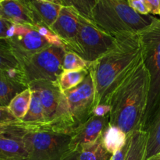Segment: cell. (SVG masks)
Returning a JSON list of instances; mask_svg holds the SVG:
<instances>
[{"label":"cell","mask_w":160,"mask_h":160,"mask_svg":"<svg viewBox=\"0 0 160 160\" xmlns=\"http://www.w3.org/2000/svg\"><path fill=\"white\" fill-rule=\"evenodd\" d=\"M142 60L139 33L125 34L117 37L115 45L92 62L89 69L95 84V106L107 104L113 91Z\"/></svg>","instance_id":"6da1fadb"},{"label":"cell","mask_w":160,"mask_h":160,"mask_svg":"<svg viewBox=\"0 0 160 160\" xmlns=\"http://www.w3.org/2000/svg\"><path fill=\"white\" fill-rule=\"evenodd\" d=\"M149 88V73L142 59L109 97V124L118 127L127 135L142 130Z\"/></svg>","instance_id":"7a4b0ae2"},{"label":"cell","mask_w":160,"mask_h":160,"mask_svg":"<svg viewBox=\"0 0 160 160\" xmlns=\"http://www.w3.org/2000/svg\"><path fill=\"white\" fill-rule=\"evenodd\" d=\"M95 95V84L89 72L81 84L62 92L56 115L47 126L55 132L71 136L92 116Z\"/></svg>","instance_id":"3957f363"},{"label":"cell","mask_w":160,"mask_h":160,"mask_svg":"<svg viewBox=\"0 0 160 160\" xmlns=\"http://www.w3.org/2000/svg\"><path fill=\"white\" fill-rule=\"evenodd\" d=\"M8 131L23 141L28 160H61L70 151L71 136L52 131L46 123H11Z\"/></svg>","instance_id":"277c9868"},{"label":"cell","mask_w":160,"mask_h":160,"mask_svg":"<svg viewBox=\"0 0 160 160\" xmlns=\"http://www.w3.org/2000/svg\"><path fill=\"white\" fill-rule=\"evenodd\" d=\"M92 18L100 30L117 38L125 34H138L151 23L152 16L138 13L128 0H96Z\"/></svg>","instance_id":"5b68a950"},{"label":"cell","mask_w":160,"mask_h":160,"mask_svg":"<svg viewBox=\"0 0 160 160\" xmlns=\"http://www.w3.org/2000/svg\"><path fill=\"white\" fill-rule=\"evenodd\" d=\"M142 59L150 77L148 106L142 131H145L160 104V20L152 17L148 27L139 32Z\"/></svg>","instance_id":"8992f818"},{"label":"cell","mask_w":160,"mask_h":160,"mask_svg":"<svg viewBox=\"0 0 160 160\" xmlns=\"http://www.w3.org/2000/svg\"><path fill=\"white\" fill-rule=\"evenodd\" d=\"M65 48L49 45L20 65L27 84L36 81H57L62 70Z\"/></svg>","instance_id":"52a82bcc"},{"label":"cell","mask_w":160,"mask_h":160,"mask_svg":"<svg viewBox=\"0 0 160 160\" xmlns=\"http://www.w3.org/2000/svg\"><path fill=\"white\" fill-rule=\"evenodd\" d=\"M114 38L100 30L96 25L80 16L78 42L80 56L93 62L109 52L115 45Z\"/></svg>","instance_id":"ba28073f"},{"label":"cell","mask_w":160,"mask_h":160,"mask_svg":"<svg viewBox=\"0 0 160 160\" xmlns=\"http://www.w3.org/2000/svg\"><path fill=\"white\" fill-rule=\"evenodd\" d=\"M6 40L20 65L37 52L52 45L34 26L28 24L12 25Z\"/></svg>","instance_id":"9c48e42d"},{"label":"cell","mask_w":160,"mask_h":160,"mask_svg":"<svg viewBox=\"0 0 160 160\" xmlns=\"http://www.w3.org/2000/svg\"><path fill=\"white\" fill-rule=\"evenodd\" d=\"M51 30L63 42L67 51L80 56L78 38L80 28V15L72 8L62 6L59 17L52 25Z\"/></svg>","instance_id":"30bf717a"},{"label":"cell","mask_w":160,"mask_h":160,"mask_svg":"<svg viewBox=\"0 0 160 160\" xmlns=\"http://www.w3.org/2000/svg\"><path fill=\"white\" fill-rule=\"evenodd\" d=\"M109 123V115L96 117L92 115L71 135L70 151H79L84 145L94 143L102 136Z\"/></svg>","instance_id":"8fae6325"},{"label":"cell","mask_w":160,"mask_h":160,"mask_svg":"<svg viewBox=\"0 0 160 160\" xmlns=\"http://www.w3.org/2000/svg\"><path fill=\"white\" fill-rule=\"evenodd\" d=\"M28 88L38 95L43 108L45 122H51L56 115L62 95L57 81H33L28 84Z\"/></svg>","instance_id":"7c38bea8"},{"label":"cell","mask_w":160,"mask_h":160,"mask_svg":"<svg viewBox=\"0 0 160 160\" xmlns=\"http://www.w3.org/2000/svg\"><path fill=\"white\" fill-rule=\"evenodd\" d=\"M28 85L21 67L11 70H0V104L8 106L12 98Z\"/></svg>","instance_id":"4fadbf2b"},{"label":"cell","mask_w":160,"mask_h":160,"mask_svg":"<svg viewBox=\"0 0 160 160\" xmlns=\"http://www.w3.org/2000/svg\"><path fill=\"white\" fill-rule=\"evenodd\" d=\"M0 17L12 24L34 26V14L28 0H6L0 2Z\"/></svg>","instance_id":"5bb4252c"},{"label":"cell","mask_w":160,"mask_h":160,"mask_svg":"<svg viewBox=\"0 0 160 160\" xmlns=\"http://www.w3.org/2000/svg\"><path fill=\"white\" fill-rule=\"evenodd\" d=\"M6 129L0 132V159L28 160V152L23 141L18 136L8 132Z\"/></svg>","instance_id":"9a60e30c"},{"label":"cell","mask_w":160,"mask_h":160,"mask_svg":"<svg viewBox=\"0 0 160 160\" xmlns=\"http://www.w3.org/2000/svg\"><path fill=\"white\" fill-rule=\"evenodd\" d=\"M34 14L35 24H44L48 28L56 22L62 6L43 0H28Z\"/></svg>","instance_id":"2e32d148"},{"label":"cell","mask_w":160,"mask_h":160,"mask_svg":"<svg viewBox=\"0 0 160 160\" xmlns=\"http://www.w3.org/2000/svg\"><path fill=\"white\" fill-rule=\"evenodd\" d=\"M128 136L130 146L125 160H147L148 132L139 130Z\"/></svg>","instance_id":"e0dca14e"},{"label":"cell","mask_w":160,"mask_h":160,"mask_svg":"<svg viewBox=\"0 0 160 160\" xmlns=\"http://www.w3.org/2000/svg\"><path fill=\"white\" fill-rule=\"evenodd\" d=\"M103 144L112 155L120 150L128 141V135L118 127L108 124L102 134Z\"/></svg>","instance_id":"ac0fdd59"},{"label":"cell","mask_w":160,"mask_h":160,"mask_svg":"<svg viewBox=\"0 0 160 160\" xmlns=\"http://www.w3.org/2000/svg\"><path fill=\"white\" fill-rule=\"evenodd\" d=\"M145 131L148 132L147 159L160 153V104Z\"/></svg>","instance_id":"d6986e66"},{"label":"cell","mask_w":160,"mask_h":160,"mask_svg":"<svg viewBox=\"0 0 160 160\" xmlns=\"http://www.w3.org/2000/svg\"><path fill=\"white\" fill-rule=\"evenodd\" d=\"M112 156L104 146L102 136L96 142L79 150V160H110Z\"/></svg>","instance_id":"ffe728a7"},{"label":"cell","mask_w":160,"mask_h":160,"mask_svg":"<svg viewBox=\"0 0 160 160\" xmlns=\"http://www.w3.org/2000/svg\"><path fill=\"white\" fill-rule=\"evenodd\" d=\"M31 96L32 92L28 88L20 93L17 94L7 106L11 113L20 121L23 120L28 112L31 104Z\"/></svg>","instance_id":"44dd1931"},{"label":"cell","mask_w":160,"mask_h":160,"mask_svg":"<svg viewBox=\"0 0 160 160\" xmlns=\"http://www.w3.org/2000/svg\"><path fill=\"white\" fill-rule=\"evenodd\" d=\"M88 73V70H63L57 80L61 92H64L78 86Z\"/></svg>","instance_id":"7402d4cb"},{"label":"cell","mask_w":160,"mask_h":160,"mask_svg":"<svg viewBox=\"0 0 160 160\" xmlns=\"http://www.w3.org/2000/svg\"><path fill=\"white\" fill-rule=\"evenodd\" d=\"M32 92L31 104L26 116L21 120L23 123H46L44 117V110L42 108L39 97L34 92Z\"/></svg>","instance_id":"603a6c76"},{"label":"cell","mask_w":160,"mask_h":160,"mask_svg":"<svg viewBox=\"0 0 160 160\" xmlns=\"http://www.w3.org/2000/svg\"><path fill=\"white\" fill-rule=\"evenodd\" d=\"M62 6L72 8L80 16L93 23L92 10L96 0H62Z\"/></svg>","instance_id":"cb8c5ba5"},{"label":"cell","mask_w":160,"mask_h":160,"mask_svg":"<svg viewBox=\"0 0 160 160\" xmlns=\"http://www.w3.org/2000/svg\"><path fill=\"white\" fill-rule=\"evenodd\" d=\"M19 67H20V63L14 56L8 41L6 39H0V70Z\"/></svg>","instance_id":"d4e9b609"},{"label":"cell","mask_w":160,"mask_h":160,"mask_svg":"<svg viewBox=\"0 0 160 160\" xmlns=\"http://www.w3.org/2000/svg\"><path fill=\"white\" fill-rule=\"evenodd\" d=\"M92 62L83 59L81 56L71 51H66L62 63L63 70H81L90 69Z\"/></svg>","instance_id":"484cf974"},{"label":"cell","mask_w":160,"mask_h":160,"mask_svg":"<svg viewBox=\"0 0 160 160\" xmlns=\"http://www.w3.org/2000/svg\"><path fill=\"white\" fill-rule=\"evenodd\" d=\"M18 121L20 120L11 113L7 106H0V124H11Z\"/></svg>","instance_id":"4316f807"},{"label":"cell","mask_w":160,"mask_h":160,"mask_svg":"<svg viewBox=\"0 0 160 160\" xmlns=\"http://www.w3.org/2000/svg\"><path fill=\"white\" fill-rule=\"evenodd\" d=\"M131 7L138 13L143 16H148L150 13L149 9H148L143 0H128Z\"/></svg>","instance_id":"83f0119b"},{"label":"cell","mask_w":160,"mask_h":160,"mask_svg":"<svg viewBox=\"0 0 160 160\" xmlns=\"http://www.w3.org/2000/svg\"><path fill=\"white\" fill-rule=\"evenodd\" d=\"M12 23L0 17V39H6L9 38Z\"/></svg>","instance_id":"f1b7e54d"},{"label":"cell","mask_w":160,"mask_h":160,"mask_svg":"<svg viewBox=\"0 0 160 160\" xmlns=\"http://www.w3.org/2000/svg\"><path fill=\"white\" fill-rule=\"evenodd\" d=\"M111 107L109 104H98L93 108L92 115L96 117H106L109 115Z\"/></svg>","instance_id":"f546056e"},{"label":"cell","mask_w":160,"mask_h":160,"mask_svg":"<svg viewBox=\"0 0 160 160\" xmlns=\"http://www.w3.org/2000/svg\"><path fill=\"white\" fill-rule=\"evenodd\" d=\"M130 146V138L128 135V141H127L126 144L120 148V150L114 153L112 156L111 160H125L126 159L127 156H128V150H129Z\"/></svg>","instance_id":"4dcf8cb0"},{"label":"cell","mask_w":160,"mask_h":160,"mask_svg":"<svg viewBox=\"0 0 160 160\" xmlns=\"http://www.w3.org/2000/svg\"><path fill=\"white\" fill-rule=\"evenodd\" d=\"M148 9H149L150 13L154 15H159V5L160 0H143Z\"/></svg>","instance_id":"1f68e13d"},{"label":"cell","mask_w":160,"mask_h":160,"mask_svg":"<svg viewBox=\"0 0 160 160\" xmlns=\"http://www.w3.org/2000/svg\"><path fill=\"white\" fill-rule=\"evenodd\" d=\"M61 160H79V151H71Z\"/></svg>","instance_id":"d6a6232c"},{"label":"cell","mask_w":160,"mask_h":160,"mask_svg":"<svg viewBox=\"0 0 160 160\" xmlns=\"http://www.w3.org/2000/svg\"><path fill=\"white\" fill-rule=\"evenodd\" d=\"M43 1H47V2H52V3H55V4L62 6V0H43Z\"/></svg>","instance_id":"836d02e7"},{"label":"cell","mask_w":160,"mask_h":160,"mask_svg":"<svg viewBox=\"0 0 160 160\" xmlns=\"http://www.w3.org/2000/svg\"><path fill=\"white\" fill-rule=\"evenodd\" d=\"M147 160H160V153L152 156L151 158H149V159H148Z\"/></svg>","instance_id":"e575fe53"},{"label":"cell","mask_w":160,"mask_h":160,"mask_svg":"<svg viewBox=\"0 0 160 160\" xmlns=\"http://www.w3.org/2000/svg\"><path fill=\"white\" fill-rule=\"evenodd\" d=\"M8 125L9 124H6V125L0 124V132H2V131H6V129L7 128V127H8Z\"/></svg>","instance_id":"d590c367"},{"label":"cell","mask_w":160,"mask_h":160,"mask_svg":"<svg viewBox=\"0 0 160 160\" xmlns=\"http://www.w3.org/2000/svg\"><path fill=\"white\" fill-rule=\"evenodd\" d=\"M6 1V0H0V2H4Z\"/></svg>","instance_id":"8d00e7d4"},{"label":"cell","mask_w":160,"mask_h":160,"mask_svg":"<svg viewBox=\"0 0 160 160\" xmlns=\"http://www.w3.org/2000/svg\"><path fill=\"white\" fill-rule=\"evenodd\" d=\"M159 16H160V5H159Z\"/></svg>","instance_id":"74e56055"},{"label":"cell","mask_w":160,"mask_h":160,"mask_svg":"<svg viewBox=\"0 0 160 160\" xmlns=\"http://www.w3.org/2000/svg\"><path fill=\"white\" fill-rule=\"evenodd\" d=\"M0 160H3V159H0Z\"/></svg>","instance_id":"f35d334b"},{"label":"cell","mask_w":160,"mask_h":160,"mask_svg":"<svg viewBox=\"0 0 160 160\" xmlns=\"http://www.w3.org/2000/svg\"><path fill=\"white\" fill-rule=\"evenodd\" d=\"M0 106H2V105H1V104H0Z\"/></svg>","instance_id":"ab89813d"},{"label":"cell","mask_w":160,"mask_h":160,"mask_svg":"<svg viewBox=\"0 0 160 160\" xmlns=\"http://www.w3.org/2000/svg\"><path fill=\"white\" fill-rule=\"evenodd\" d=\"M111 159H112V158H111ZM110 160H111V159H110Z\"/></svg>","instance_id":"60d3db41"}]
</instances>
